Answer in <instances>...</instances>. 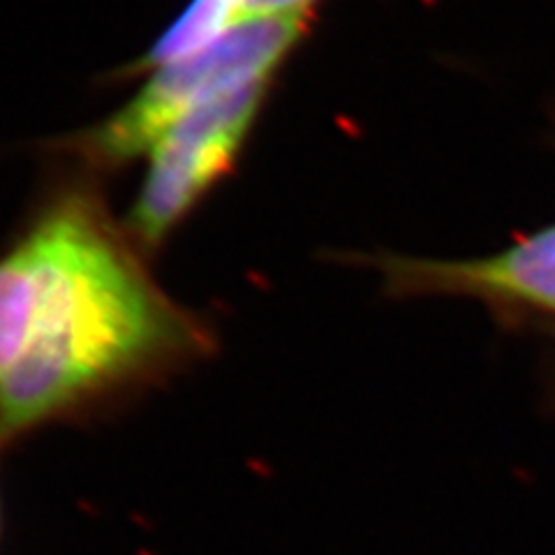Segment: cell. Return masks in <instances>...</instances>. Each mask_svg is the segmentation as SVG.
Here are the masks:
<instances>
[{"mask_svg": "<svg viewBox=\"0 0 555 555\" xmlns=\"http://www.w3.org/2000/svg\"><path fill=\"white\" fill-rule=\"evenodd\" d=\"M218 350L151 275L95 188H51L0 248V433L81 426L142 401Z\"/></svg>", "mask_w": 555, "mask_h": 555, "instance_id": "obj_1", "label": "cell"}, {"mask_svg": "<svg viewBox=\"0 0 555 555\" xmlns=\"http://www.w3.org/2000/svg\"><path fill=\"white\" fill-rule=\"evenodd\" d=\"M310 24L312 14L248 16L199 51L151 69L124 107L98 126L65 137L59 151L93 171L124 169L149 155L199 104L259 79H275L308 38Z\"/></svg>", "mask_w": 555, "mask_h": 555, "instance_id": "obj_2", "label": "cell"}, {"mask_svg": "<svg viewBox=\"0 0 555 555\" xmlns=\"http://www.w3.org/2000/svg\"><path fill=\"white\" fill-rule=\"evenodd\" d=\"M275 79H259L199 104L149 151V167L124 228L144 255L160 250L236 167Z\"/></svg>", "mask_w": 555, "mask_h": 555, "instance_id": "obj_3", "label": "cell"}, {"mask_svg": "<svg viewBox=\"0 0 555 555\" xmlns=\"http://www.w3.org/2000/svg\"><path fill=\"white\" fill-rule=\"evenodd\" d=\"M354 262L375 269L391 299H470L502 318L555 320V222L486 257L377 253L357 255Z\"/></svg>", "mask_w": 555, "mask_h": 555, "instance_id": "obj_4", "label": "cell"}, {"mask_svg": "<svg viewBox=\"0 0 555 555\" xmlns=\"http://www.w3.org/2000/svg\"><path fill=\"white\" fill-rule=\"evenodd\" d=\"M324 0H248V16H278V14H312Z\"/></svg>", "mask_w": 555, "mask_h": 555, "instance_id": "obj_5", "label": "cell"}, {"mask_svg": "<svg viewBox=\"0 0 555 555\" xmlns=\"http://www.w3.org/2000/svg\"><path fill=\"white\" fill-rule=\"evenodd\" d=\"M8 444V440L3 438V433H0V449H3ZM0 530H3V516H0Z\"/></svg>", "mask_w": 555, "mask_h": 555, "instance_id": "obj_6", "label": "cell"}]
</instances>
